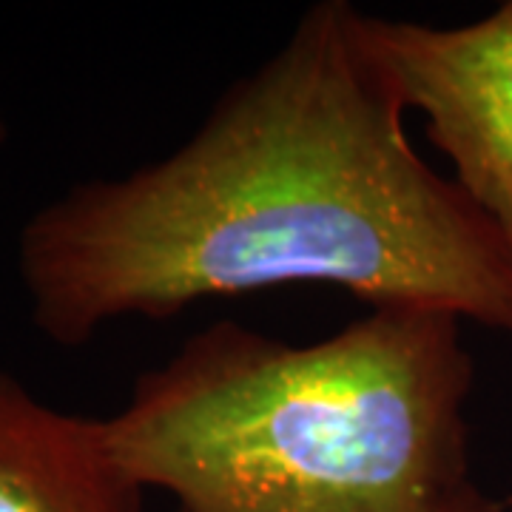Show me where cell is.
<instances>
[{
	"instance_id": "cell-1",
	"label": "cell",
	"mask_w": 512,
	"mask_h": 512,
	"mask_svg": "<svg viewBox=\"0 0 512 512\" xmlns=\"http://www.w3.org/2000/svg\"><path fill=\"white\" fill-rule=\"evenodd\" d=\"M404 97L348 0H319L197 131L69 188L18 237L35 328L77 348L120 319L322 285L512 336V245L407 137Z\"/></svg>"
},
{
	"instance_id": "cell-2",
	"label": "cell",
	"mask_w": 512,
	"mask_h": 512,
	"mask_svg": "<svg viewBox=\"0 0 512 512\" xmlns=\"http://www.w3.org/2000/svg\"><path fill=\"white\" fill-rule=\"evenodd\" d=\"M461 325L379 308L291 345L214 322L100 419L111 467L183 512H476Z\"/></svg>"
},
{
	"instance_id": "cell-3",
	"label": "cell",
	"mask_w": 512,
	"mask_h": 512,
	"mask_svg": "<svg viewBox=\"0 0 512 512\" xmlns=\"http://www.w3.org/2000/svg\"><path fill=\"white\" fill-rule=\"evenodd\" d=\"M367 37L450 177L512 245V0L461 26L367 15Z\"/></svg>"
},
{
	"instance_id": "cell-4",
	"label": "cell",
	"mask_w": 512,
	"mask_h": 512,
	"mask_svg": "<svg viewBox=\"0 0 512 512\" xmlns=\"http://www.w3.org/2000/svg\"><path fill=\"white\" fill-rule=\"evenodd\" d=\"M111 467L100 419L40 402L0 370V512H140Z\"/></svg>"
},
{
	"instance_id": "cell-5",
	"label": "cell",
	"mask_w": 512,
	"mask_h": 512,
	"mask_svg": "<svg viewBox=\"0 0 512 512\" xmlns=\"http://www.w3.org/2000/svg\"><path fill=\"white\" fill-rule=\"evenodd\" d=\"M476 512H504V507H501V504H495L493 498H487V501H484V504H481Z\"/></svg>"
},
{
	"instance_id": "cell-6",
	"label": "cell",
	"mask_w": 512,
	"mask_h": 512,
	"mask_svg": "<svg viewBox=\"0 0 512 512\" xmlns=\"http://www.w3.org/2000/svg\"><path fill=\"white\" fill-rule=\"evenodd\" d=\"M3 143H6V123L0 120V146H3Z\"/></svg>"
}]
</instances>
